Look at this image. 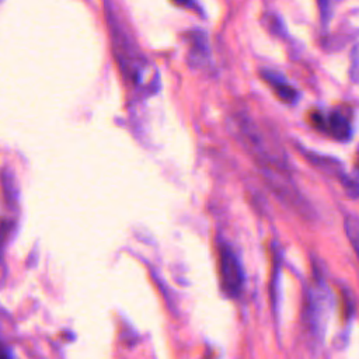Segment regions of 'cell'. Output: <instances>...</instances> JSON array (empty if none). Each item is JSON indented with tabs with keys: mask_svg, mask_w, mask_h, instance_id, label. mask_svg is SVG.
<instances>
[{
	"mask_svg": "<svg viewBox=\"0 0 359 359\" xmlns=\"http://www.w3.org/2000/svg\"><path fill=\"white\" fill-rule=\"evenodd\" d=\"M262 79L272 87V90L276 93V97L286 102V104H293L297 101V91L294 87H292L282 76L273 72H262Z\"/></svg>",
	"mask_w": 359,
	"mask_h": 359,
	"instance_id": "obj_5",
	"label": "cell"
},
{
	"mask_svg": "<svg viewBox=\"0 0 359 359\" xmlns=\"http://www.w3.org/2000/svg\"><path fill=\"white\" fill-rule=\"evenodd\" d=\"M107 8H108V22H109L111 34L114 38V49H115L118 63L121 65L123 74H126L130 81H133L135 84H140L146 77L147 63L143 55L135 48V43L130 41L126 31L122 28L121 22L116 20V15L114 14V11H111L109 6Z\"/></svg>",
	"mask_w": 359,
	"mask_h": 359,
	"instance_id": "obj_1",
	"label": "cell"
},
{
	"mask_svg": "<svg viewBox=\"0 0 359 359\" xmlns=\"http://www.w3.org/2000/svg\"><path fill=\"white\" fill-rule=\"evenodd\" d=\"M189 43V63L195 67H203L209 63V43L206 34L202 31H191L187 34Z\"/></svg>",
	"mask_w": 359,
	"mask_h": 359,
	"instance_id": "obj_4",
	"label": "cell"
},
{
	"mask_svg": "<svg viewBox=\"0 0 359 359\" xmlns=\"http://www.w3.org/2000/svg\"><path fill=\"white\" fill-rule=\"evenodd\" d=\"M318 3V10H320V15L321 20L324 22L328 21V18L331 17V6H332V0H317Z\"/></svg>",
	"mask_w": 359,
	"mask_h": 359,
	"instance_id": "obj_8",
	"label": "cell"
},
{
	"mask_svg": "<svg viewBox=\"0 0 359 359\" xmlns=\"http://www.w3.org/2000/svg\"><path fill=\"white\" fill-rule=\"evenodd\" d=\"M331 306L332 297L327 285L321 279L316 280L307 290L306 318L311 334L317 338L323 337L325 331Z\"/></svg>",
	"mask_w": 359,
	"mask_h": 359,
	"instance_id": "obj_2",
	"label": "cell"
},
{
	"mask_svg": "<svg viewBox=\"0 0 359 359\" xmlns=\"http://www.w3.org/2000/svg\"><path fill=\"white\" fill-rule=\"evenodd\" d=\"M219 276L222 289L229 297L240 294L244 275L237 254L227 244H220L219 247Z\"/></svg>",
	"mask_w": 359,
	"mask_h": 359,
	"instance_id": "obj_3",
	"label": "cell"
},
{
	"mask_svg": "<svg viewBox=\"0 0 359 359\" xmlns=\"http://www.w3.org/2000/svg\"><path fill=\"white\" fill-rule=\"evenodd\" d=\"M0 359H13V356H11V353L7 349L0 346Z\"/></svg>",
	"mask_w": 359,
	"mask_h": 359,
	"instance_id": "obj_10",
	"label": "cell"
},
{
	"mask_svg": "<svg viewBox=\"0 0 359 359\" xmlns=\"http://www.w3.org/2000/svg\"><path fill=\"white\" fill-rule=\"evenodd\" d=\"M346 237L359 259V217L356 215H348L344 222Z\"/></svg>",
	"mask_w": 359,
	"mask_h": 359,
	"instance_id": "obj_7",
	"label": "cell"
},
{
	"mask_svg": "<svg viewBox=\"0 0 359 359\" xmlns=\"http://www.w3.org/2000/svg\"><path fill=\"white\" fill-rule=\"evenodd\" d=\"M175 4L181 6V7H187V8H192V10H198V4L196 0H172Z\"/></svg>",
	"mask_w": 359,
	"mask_h": 359,
	"instance_id": "obj_9",
	"label": "cell"
},
{
	"mask_svg": "<svg viewBox=\"0 0 359 359\" xmlns=\"http://www.w3.org/2000/svg\"><path fill=\"white\" fill-rule=\"evenodd\" d=\"M324 129H327L328 133L338 140H348L352 135V129L348 119L339 112H331L328 118H325Z\"/></svg>",
	"mask_w": 359,
	"mask_h": 359,
	"instance_id": "obj_6",
	"label": "cell"
}]
</instances>
